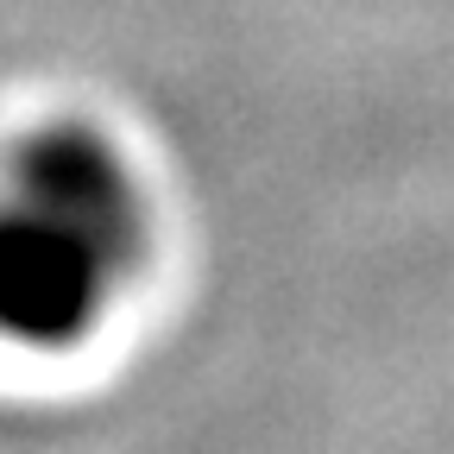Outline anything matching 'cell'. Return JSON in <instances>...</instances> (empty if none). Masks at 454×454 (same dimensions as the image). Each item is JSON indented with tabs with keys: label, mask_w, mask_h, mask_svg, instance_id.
<instances>
[{
	"label": "cell",
	"mask_w": 454,
	"mask_h": 454,
	"mask_svg": "<svg viewBox=\"0 0 454 454\" xmlns=\"http://www.w3.org/2000/svg\"><path fill=\"white\" fill-rule=\"evenodd\" d=\"M145 170L76 114L0 133V340L82 348L152 265Z\"/></svg>",
	"instance_id": "6da1fadb"
}]
</instances>
